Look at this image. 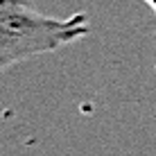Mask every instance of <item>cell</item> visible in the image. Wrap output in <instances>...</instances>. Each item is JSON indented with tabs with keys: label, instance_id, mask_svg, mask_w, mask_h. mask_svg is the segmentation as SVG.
<instances>
[{
	"label": "cell",
	"instance_id": "7a4b0ae2",
	"mask_svg": "<svg viewBox=\"0 0 156 156\" xmlns=\"http://www.w3.org/2000/svg\"><path fill=\"white\" fill-rule=\"evenodd\" d=\"M145 2H147V5H149V7H152V9H154V14H156V0H145Z\"/></svg>",
	"mask_w": 156,
	"mask_h": 156
},
{
	"label": "cell",
	"instance_id": "6da1fadb",
	"mask_svg": "<svg viewBox=\"0 0 156 156\" xmlns=\"http://www.w3.org/2000/svg\"><path fill=\"white\" fill-rule=\"evenodd\" d=\"M88 30V16L82 12L55 18L27 0H0V70L23 59L57 52L84 39Z\"/></svg>",
	"mask_w": 156,
	"mask_h": 156
}]
</instances>
